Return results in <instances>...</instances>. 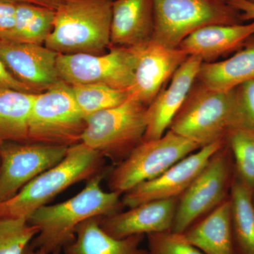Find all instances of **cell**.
<instances>
[{"mask_svg":"<svg viewBox=\"0 0 254 254\" xmlns=\"http://www.w3.org/2000/svg\"><path fill=\"white\" fill-rule=\"evenodd\" d=\"M105 174L104 170L88 180L85 188L69 199L44 205L32 214L28 221L38 228V233L30 245L48 254L60 253L74 240L76 228L82 222L121 211L122 194L102 188Z\"/></svg>","mask_w":254,"mask_h":254,"instance_id":"obj_1","label":"cell"},{"mask_svg":"<svg viewBox=\"0 0 254 254\" xmlns=\"http://www.w3.org/2000/svg\"><path fill=\"white\" fill-rule=\"evenodd\" d=\"M104 163L101 155L82 142L68 147L60 163L33 179L11 199L0 203V218L28 220L68 187L104 171Z\"/></svg>","mask_w":254,"mask_h":254,"instance_id":"obj_2","label":"cell"},{"mask_svg":"<svg viewBox=\"0 0 254 254\" xmlns=\"http://www.w3.org/2000/svg\"><path fill=\"white\" fill-rule=\"evenodd\" d=\"M112 0H64L44 46L60 55H101L110 46Z\"/></svg>","mask_w":254,"mask_h":254,"instance_id":"obj_3","label":"cell"},{"mask_svg":"<svg viewBox=\"0 0 254 254\" xmlns=\"http://www.w3.org/2000/svg\"><path fill=\"white\" fill-rule=\"evenodd\" d=\"M147 106L128 98L121 105L86 118L81 142L120 163L143 141Z\"/></svg>","mask_w":254,"mask_h":254,"instance_id":"obj_4","label":"cell"},{"mask_svg":"<svg viewBox=\"0 0 254 254\" xmlns=\"http://www.w3.org/2000/svg\"><path fill=\"white\" fill-rule=\"evenodd\" d=\"M232 120V91L210 89L196 80L169 129L202 148L226 139Z\"/></svg>","mask_w":254,"mask_h":254,"instance_id":"obj_5","label":"cell"},{"mask_svg":"<svg viewBox=\"0 0 254 254\" xmlns=\"http://www.w3.org/2000/svg\"><path fill=\"white\" fill-rule=\"evenodd\" d=\"M155 30L151 41L179 48L193 32L213 24L244 23L240 13L216 0H153Z\"/></svg>","mask_w":254,"mask_h":254,"instance_id":"obj_6","label":"cell"},{"mask_svg":"<svg viewBox=\"0 0 254 254\" xmlns=\"http://www.w3.org/2000/svg\"><path fill=\"white\" fill-rule=\"evenodd\" d=\"M86 125L71 86L61 81L36 95L28 120V138L32 143L69 147L81 142Z\"/></svg>","mask_w":254,"mask_h":254,"instance_id":"obj_7","label":"cell"},{"mask_svg":"<svg viewBox=\"0 0 254 254\" xmlns=\"http://www.w3.org/2000/svg\"><path fill=\"white\" fill-rule=\"evenodd\" d=\"M199 148L194 142L170 129L156 139L143 141L112 170L108 179L110 190L124 194L137 185L160 176Z\"/></svg>","mask_w":254,"mask_h":254,"instance_id":"obj_8","label":"cell"},{"mask_svg":"<svg viewBox=\"0 0 254 254\" xmlns=\"http://www.w3.org/2000/svg\"><path fill=\"white\" fill-rule=\"evenodd\" d=\"M235 177L227 143L208 160L180 198L171 231L183 233L190 225L229 198Z\"/></svg>","mask_w":254,"mask_h":254,"instance_id":"obj_9","label":"cell"},{"mask_svg":"<svg viewBox=\"0 0 254 254\" xmlns=\"http://www.w3.org/2000/svg\"><path fill=\"white\" fill-rule=\"evenodd\" d=\"M136 48L115 47L106 54L59 55L58 70L69 86L98 84L127 91L133 83Z\"/></svg>","mask_w":254,"mask_h":254,"instance_id":"obj_10","label":"cell"},{"mask_svg":"<svg viewBox=\"0 0 254 254\" xmlns=\"http://www.w3.org/2000/svg\"><path fill=\"white\" fill-rule=\"evenodd\" d=\"M68 148L32 142L0 143V203L11 199L33 179L60 163Z\"/></svg>","mask_w":254,"mask_h":254,"instance_id":"obj_11","label":"cell"},{"mask_svg":"<svg viewBox=\"0 0 254 254\" xmlns=\"http://www.w3.org/2000/svg\"><path fill=\"white\" fill-rule=\"evenodd\" d=\"M226 143L225 139L202 147L177 162L160 176L137 185L124 193L122 198L124 207L130 208L153 200L180 198L210 158Z\"/></svg>","mask_w":254,"mask_h":254,"instance_id":"obj_12","label":"cell"},{"mask_svg":"<svg viewBox=\"0 0 254 254\" xmlns=\"http://www.w3.org/2000/svg\"><path fill=\"white\" fill-rule=\"evenodd\" d=\"M59 55L44 45L0 40V59L34 93H43L62 81L57 65Z\"/></svg>","mask_w":254,"mask_h":254,"instance_id":"obj_13","label":"cell"},{"mask_svg":"<svg viewBox=\"0 0 254 254\" xmlns=\"http://www.w3.org/2000/svg\"><path fill=\"white\" fill-rule=\"evenodd\" d=\"M135 48L136 64L128 98L148 106L189 55L180 48H169L152 41Z\"/></svg>","mask_w":254,"mask_h":254,"instance_id":"obj_14","label":"cell"},{"mask_svg":"<svg viewBox=\"0 0 254 254\" xmlns=\"http://www.w3.org/2000/svg\"><path fill=\"white\" fill-rule=\"evenodd\" d=\"M202 63L198 57L189 56L172 76L170 85L147 106L143 141L156 139L168 131L196 81Z\"/></svg>","mask_w":254,"mask_h":254,"instance_id":"obj_15","label":"cell"},{"mask_svg":"<svg viewBox=\"0 0 254 254\" xmlns=\"http://www.w3.org/2000/svg\"><path fill=\"white\" fill-rule=\"evenodd\" d=\"M179 198L153 200L102 218L100 225L117 239L170 231Z\"/></svg>","mask_w":254,"mask_h":254,"instance_id":"obj_16","label":"cell"},{"mask_svg":"<svg viewBox=\"0 0 254 254\" xmlns=\"http://www.w3.org/2000/svg\"><path fill=\"white\" fill-rule=\"evenodd\" d=\"M254 36V21L237 24H213L199 28L187 37L179 48L203 63L238 51Z\"/></svg>","mask_w":254,"mask_h":254,"instance_id":"obj_17","label":"cell"},{"mask_svg":"<svg viewBox=\"0 0 254 254\" xmlns=\"http://www.w3.org/2000/svg\"><path fill=\"white\" fill-rule=\"evenodd\" d=\"M155 30L153 0H115L110 46L134 48L151 41Z\"/></svg>","mask_w":254,"mask_h":254,"instance_id":"obj_18","label":"cell"},{"mask_svg":"<svg viewBox=\"0 0 254 254\" xmlns=\"http://www.w3.org/2000/svg\"><path fill=\"white\" fill-rule=\"evenodd\" d=\"M184 237L205 254H237L230 198L190 225Z\"/></svg>","mask_w":254,"mask_h":254,"instance_id":"obj_19","label":"cell"},{"mask_svg":"<svg viewBox=\"0 0 254 254\" xmlns=\"http://www.w3.org/2000/svg\"><path fill=\"white\" fill-rule=\"evenodd\" d=\"M196 80L207 88L222 92L254 80V36L230 58L202 63Z\"/></svg>","mask_w":254,"mask_h":254,"instance_id":"obj_20","label":"cell"},{"mask_svg":"<svg viewBox=\"0 0 254 254\" xmlns=\"http://www.w3.org/2000/svg\"><path fill=\"white\" fill-rule=\"evenodd\" d=\"M101 218L95 217L80 224L74 240L64 248L63 254H146L141 247L144 235L115 238L102 228Z\"/></svg>","mask_w":254,"mask_h":254,"instance_id":"obj_21","label":"cell"},{"mask_svg":"<svg viewBox=\"0 0 254 254\" xmlns=\"http://www.w3.org/2000/svg\"><path fill=\"white\" fill-rule=\"evenodd\" d=\"M36 94L0 90V143L29 141L28 120Z\"/></svg>","mask_w":254,"mask_h":254,"instance_id":"obj_22","label":"cell"},{"mask_svg":"<svg viewBox=\"0 0 254 254\" xmlns=\"http://www.w3.org/2000/svg\"><path fill=\"white\" fill-rule=\"evenodd\" d=\"M229 198L237 254H254L253 191L235 177Z\"/></svg>","mask_w":254,"mask_h":254,"instance_id":"obj_23","label":"cell"},{"mask_svg":"<svg viewBox=\"0 0 254 254\" xmlns=\"http://www.w3.org/2000/svg\"><path fill=\"white\" fill-rule=\"evenodd\" d=\"M55 9L41 5L16 4L13 29L2 40L45 45L54 23Z\"/></svg>","mask_w":254,"mask_h":254,"instance_id":"obj_24","label":"cell"},{"mask_svg":"<svg viewBox=\"0 0 254 254\" xmlns=\"http://www.w3.org/2000/svg\"><path fill=\"white\" fill-rule=\"evenodd\" d=\"M71 86L76 105L85 118L121 105L128 98L127 91L115 89L98 84Z\"/></svg>","mask_w":254,"mask_h":254,"instance_id":"obj_25","label":"cell"},{"mask_svg":"<svg viewBox=\"0 0 254 254\" xmlns=\"http://www.w3.org/2000/svg\"><path fill=\"white\" fill-rule=\"evenodd\" d=\"M227 145L231 153L235 177L254 190V131L235 129L227 133Z\"/></svg>","mask_w":254,"mask_h":254,"instance_id":"obj_26","label":"cell"},{"mask_svg":"<svg viewBox=\"0 0 254 254\" xmlns=\"http://www.w3.org/2000/svg\"><path fill=\"white\" fill-rule=\"evenodd\" d=\"M38 233L26 219L0 218V254H23Z\"/></svg>","mask_w":254,"mask_h":254,"instance_id":"obj_27","label":"cell"},{"mask_svg":"<svg viewBox=\"0 0 254 254\" xmlns=\"http://www.w3.org/2000/svg\"><path fill=\"white\" fill-rule=\"evenodd\" d=\"M232 91L233 95L232 130L254 131V80L245 82Z\"/></svg>","mask_w":254,"mask_h":254,"instance_id":"obj_28","label":"cell"},{"mask_svg":"<svg viewBox=\"0 0 254 254\" xmlns=\"http://www.w3.org/2000/svg\"><path fill=\"white\" fill-rule=\"evenodd\" d=\"M146 254H205L192 245L181 233L173 231L147 235Z\"/></svg>","mask_w":254,"mask_h":254,"instance_id":"obj_29","label":"cell"},{"mask_svg":"<svg viewBox=\"0 0 254 254\" xmlns=\"http://www.w3.org/2000/svg\"><path fill=\"white\" fill-rule=\"evenodd\" d=\"M16 4L0 0V40H2L14 28Z\"/></svg>","mask_w":254,"mask_h":254,"instance_id":"obj_30","label":"cell"},{"mask_svg":"<svg viewBox=\"0 0 254 254\" xmlns=\"http://www.w3.org/2000/svg\"><path fill=\"white\" fill-rule=\"evenodd\" d=\"M0 90H14V91L33 93L9 72L4 64L0 59Z\"/></svg>","mask_w":254,"mask_h":254,"instance_id":"obj_31","label":"cell"},{"mask_svg":"<svg viewBox=\"0 0 254 254\" xmlns=\"http://www.w3.org/2000/svg\"><path fill=\"white\" fill-rule=\"evenodd\" d=\"M227 4L240 13L242 21H254V4L247 0H229Z\"/></svg>","mask_w":254,"mask_h":254,"instance_id":"obj_32","label":"cell"},{"mask_svg":"<svg viewBox=\"0 0 254 254\" xmlns=\"http://www.w3.org/2000/svg\"><path fill=\"white\" fill-rule=\"evenodd\" d=\"M3 1H9L15 4L28 3V4H38L56 9L64 0H3Z\"/></svg>","mask_w":254,"mask_h":254,"instance_id":"obj_33","label":"cell"},{"mask_svg":"<svg viewBox=\"0 0 254 254\" xmlns=\"http://www.w3.org/2000/svg\"><path fill=\"white\" fill-rule=\"evenodd\" d=\"M23 254H48L45 253L44 252L40 250H36V249L33 248L31 245H29V247L26 249V250L25 251L24 253ZM54 254H60V253H57Z\"/></svg>","mask_w":254,"mask_h":254,"instance_id":"obj_34","label":"cell"},{"mask_svg":"<svg viewBox=\"0 0 254 254\" xmlns=\"http://www.w3.org/2000/svg\"><path fill=\"white\" fill-rule=\"evenodd\" d=\"M216 1H222V2H226V3H227V1H228L229 0H216Z\"/></svg>","mask_w":254,"mask_h":254,"instance_id":"obj_35","label":"cell"},{"mask_svg":"<svg viewBox=\"0 0 254 254\" xmlns=\"http://www.w3.org/2000/svg\"><path fill=\"white\" fill-rule=\"evenodd\" d=\"M247 1H250V2L254 3V0H247Z\"/></svg>","mask_w":254,"mask_h":254,"instance_id":"obj_36","label":"cell"},{"mask_svg":"<svg viewBox=\"0 0 254 254\" xmlns=\"http://www.w3.org/2000/svg\"><path fill=\"white\" fill-rule=\"evenodd\" d=\"M253 201H254V190L253 191Z\"/></svg>","mask_w":254,"mask_h":254,"instance_id":"obj_37","label":"cell"}]
</instances>
